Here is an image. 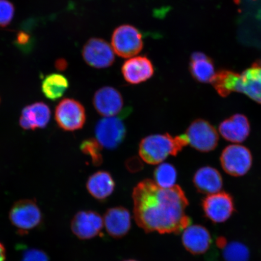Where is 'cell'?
Here are the masks:
<instances>
[{"label": "cell", "instance_id": "obj_1", "mask_svg": "<svg viewBox=\"0 0 261 261\" xmlns=\"http://www.w3.org/2000/svg\"><path fill=\"white\" fill-rule=\"evenodd\" d=\"M133 199L135 220L146 232L178 233L190 226L186 214L189 201L178 185L163 188L146 179L134 189Z\"/></svg>", "mask_w": 261, "mask_h": 261}, {"label": "cell", "instance_id": "obj_2", "mask_svg": "<svg viewBox=\"0 0 261 261\" xmlns=\"http://www.w3.org/2000/svg\"><path fill=\"white\" fill-rule=\"evenodd\" d=\"M218 94L226 97L231 93L246 94L261 104V64L255 63L241 74L222 70L217 73L212 83Z\"/></svg>", "mask_w": 261, "mask_h": 261}, {"label": "cell", "instance_id": "obj_3", "mask_svg": "<svg viewBox=\"0 0 261 261\" xmlns=\"http://www.w3.org/2000/svg\"><path fill=\"white\" fill-rule=\"evenodd\" d=\"M187 145L185 135L175 138L168 133L151 135L141 140L139 153L140 158L148 164L158 165L169 155H177Z\"/></svg>", "mask_w": 261, "mask_h": 261}, {"label": "cell", "instance_id": "obj_4", "mask_svg": "<svg viewBox=\"0 0 261 261\" xmlns=\"http://www.w3.org/2000/svg\"><path fill=\"white\" fill-rule=\"evenodd\" d=\"M113 50L119 57L128 58L142 50V35L135 26L123 24L114 31L112 37Z\"/></svg>", "mask_w": 261, "mask_h": 261}, {"label": "cell", "instance_id": "obj_5", "mask_svg": "<svg viewBox=\"0 0 261 261\" xmlns=\"http://www.w3.org/2000/svg\"><path fill=\"white\" fill-rule=\"evenodd\" d=\"M9 220L19 232L25 233L40 226L42 212L35 201L29 199L19 200L10 210Z\"/></svg>", "mask_w": 261, "mask_h": 261}, {"label": "cell", "instance_id": "obj_6", "mask_svg": "<svg viewBox=\"0 0 261 261\" xmlns=\"http://www.w3.org/2000/svg\"><path fill=\"white\" fill-rule=\"evenodd\" d=\"M55 116L58 126L67 132L81 129L86 122V112L83 104L70 98L58 103Z\"/></svg>", "mask_w": 261, "mask_h": 261}, {"label": "cell", "instance_id": "obj_7", "mask_svg": "<svg viewBox=\"0 0 261 261\" xmlns=\"http://www.w3.org/2000/svg\"><path fill=\"white\" fill-rule=\"evenodd\" d=\"M252 161L249 149L239 144L227 146L220 158L222 168L228 174L234 177L246 174L252 167Z\"/></svg>", "mask_w": 261, "mask_h": 261}, {"label": "cell", "instance_id": "obj_8", "mask_svg": "<svg viewBox=\"0 0 261 261\" xmlns=\"http://www.w3.org/2000/svg\"><path fill=\"white\" fill-rule=\"evenodd\" d=\"M188 144L197 151L210 152L216 148L219 136L214 127L203 119L194 120L185 134Z\"/></svg>", "mask_w": 261, "mask_h": 261}, {"label": "cell", "instance_id": "obj_9", "mask_svg": "<svg viewBox=\"0 0 261 261\" xmlns=\"http://www.w3.org/2000/svg\"><path fill=\"white\" fill-rule=\"evenodd\" d=\"M95 136L100 145L107 149H115L125 139V124L118 117H106L100 119L95 127Z\"/></svg>", "mask_w": 261, "mask_h": 261}, {"label": "cell", "instance_id": "obj_10", "mask_svg": "<svg viewBox=\"0 0 261 261\" xmlns=\"http://www.w3.org/2000/svg\"><path fill=\"white\" fill-rule=\"evenodd\" d=\"M202 205L205 216L215 223L226 221L234 211L233 198L224 192L208 195L203 200Z\"/></svg>", "mask_w": 261, "mask_h": 261}, {"label": "cell", "instance_id": "obj_11", "mask_svg": "<svg viewBox=\"0 0 261 261\" xmlns=\"http://www.w3.org/2000/svg\"><path fill=\"white\" fill-rule=\"evenodd\" d=\"M112 47L103 39L90 38L83 49V57L90 67L106 68L112 66L115 57Z\"/></svg>", "mask_w": 261, "mask_h": 261}, {"label": "cell", "instance_id": "obj_12", "mask_svg": "<svg viewBox=\"0 0 261 261\" xmlns=\"http://www.w3.org/2000/svg\"><path fill=\"white\" fill-rule=\"evenodd\" d=\"M103 226V218L91 211L77 212L71 222V229L74 236L84 240L97 237Z\"/></svg>", "mask_w": 261, "mask_h": 261}, {"label": "cell", "instance_id": "obj_13", "mask_svg": "<svg viewBox=\"0 0 261 261\" xmlns=\"http://www.w3.org/2000/svg\"><path fill=\"white\" fill-rule=\"evenodd\" d=\"M93 103L100 115L113 117L121 112L124 101L119 91L112 87H103L94 94Z\"/></svg>", "mask_w": 261, "mask_h": 261}, {"label": "cell", "instance_id": "obj_14", "mask_svg": "<svg viewBox=\"0 0 261 261\" xmlns=\"http://www.w3.org/2000/svg\"><path fill=\"white\" fill-rule=\"evenodd\" d=\"M122 73L127 83L137 85L144 83L154 74L152 62L146 56H139L129 59L123 63Z\"/></svg>", "mask_w": 261, "mask_h": 261}, {"label": "cell", "instance_id": "obj_15", "mask_svg": "<svg viewBox=\"0 0 261 261\" xmlns=\"http://www.w3.org/2000/svg\"><path fill=\"white\" fill-rule=\"evenodd\" d=\"M103 221L107 233L115 238L126 236L132 225L129 212L123 207L109 208L104 215Z\"/></svg>", "mask_w": 261, "mask_h": 261}, {"label": "cell", "instance_id": "obj_16", "mask_svg": "<svg viewBox=\"0 0 261 261\" xmlns=\"http://www.w3.org/2000/svg\"><path fill=\"white\" fill-rule=\"evenodd\" d=\"M249 120L243 114H237L220 123L219 132L224 139L236 144L242 143L249 136Z\"/></svg>", "mask_w": 261, "mask_h": 261}, {"label": "cell", "instance_id": "obj_17", "mask_svg": "<svg viewBox=\"0 0 261 261\" xmlns=\"http://www.w3.org/2000/svg\"><path fill=\"white\" fill-rule=\"evenodd\" d=\"M182 231V243L189 252L201 254L207 252L211 246V236L206 228L200 225H193Z\"/></svg>", "mask_w": 261, "mask_h": 261}, {"label": "cell", "instance_id": "obj_18", "mask_svg": "<svg viewBox=\"0 0 261 261\" xmlns=\"http://www.w3.org/2000/svg\"><path fill=\"white\" fill-rule=\"evenodd\" d=\"M50 110L46 104L36 102L22 110L19 125L25 130L44 128L50 121Z\"/></svg>", "mask_w": 261, "mask_h": 261}, {"label": "cell", "instance_id": "obj_19", "mask_svg": "<svg viewBox=\"0 0 261 261\" xmlns=\"http://www.w3.org/2000/svg\"><path fill=\"white\" fill-rule=\"evenodd\" d=\"M194 184L200 193L211 195L221 191L223 178L219 171L211 166H204L195 172Z\"/></svg>", "mask_w": 261, "mask_h": 261}, {"label": "cell", "instance_id": "obj_20", "mask_svg": "<svg viewBox=\"0 0 261 261\" xmlns=\"http://www.w3.org/2000/svg\"><path fill=\"white\" fill-rule=\"evenodd\" d=\"M115 182L110 173L97 171L88 179L87 189L92 197L98 200H106L113 194Z\"/></svg>", "mask_w": 261, "mask_h": 261}, {"label": "cell", "instance_id": "obj_21", "mask_svg": "<svg viewBox=\"0 0 261 261\" xmlns=\"http://www.w3.org/2000/svg\"><path fill=\"white\" fill-rule=\"evenodd\" d=\"M189 70L192 76L202 83H212L216 76L213 63L206 55L200 52L192 55Z\"/></svg>", "mask_w": 261, "mask_h": 261}, {"label": "cell", "instance_id": "obj_22", "mask_svg": "<svg viewBox=\"0 0 261 261\" xmlns=\"http://www.w3.org/2000/svg\"><path fill=\"white\" fill-rule=\"evenodd\" d=\"M69 87V83L64 75L53 73L47 75L42 81L41 90L47 99L56 100L63 96Z\"/></svg>", "mask_w": 261, "mask_h": 261}, {"label": "cell", "instance_id": "obj_23", "mask_svg": "<svg viewBox=\"0 0 261 261\" xmlns=\"http://www.w3.org/2000/svg\"><path fill=\"white\" fill-rule=\"evenodd\" d=\"M154 177V181L160 187L171 188L175 186L177 181V169L170 163H163L155 169Z\"/></svg>", "mask_w": 261, "mask_h": 261}, {"label": "cell", "instance_id": "obj_24", "mask_svg": "<svg viewBox=\"0 0 261 261\" xmlns=\"http://www.w3.org/2000/svg\"><path fill=\"white\" fill-rule=\"evenodd\" d=\"M224 249L223 256L226 261H248L249 259V251L244 244L233 242L226 244Z\"/></svg>", "mask_w": 261, "mask_h": 261}, {"label": "cell", "instance_id": "obj_25", "mask_svg": "<svg viewBox=\"0 0 261 261\" xmlns=\"http://www.w3.org/2000/svg\"><path fill=\"white\" fill-rule=\"evenodd\" d=\"M80 148L84 154L90 156L94 166H99L102 164V146L96 139L90 138L84 140Z\"/></svg>", "mask_w": 261, "mask_h": 261}, {"label": "cell", "instance_id": "obj_26", "mask_svg": "<svg viewBox=\"0 0 261 261\" xmlns=\"http://www.w3.org/2000/svg\"><path fill=\"white\" fill-rule=\"evenodd\" d=\"M14 5L8 0H0V27L8 25L14 18Z\"/></svg>", "mask_w": 261, "mask_h": 261}, {"label": "cell", "instance_id": "obj_27", "mask_svg": "<svg viewBox=\"0 0 261 261\" xmlns=\"http://www.w3.org/2000/svg\"><path fill=\"white\" fill-rule=\"evenodd\" d=\"M22 261H48L46 254L38 249H29L25 251Z\"/></svg>", "mask_w": 261, "mask_h": 261}, {"label": "cell", "instance_id": "obj_28", "mask_svg": "<svg viewBox=\"0 0 261 261\" xmlns=\"http://www.w3.org/2000/svg\"><path fill=\"white\" fill-rule=\"evenodd\" d=\"M126 167L129 172L135 173L141 171L143 168V165L141 160L138 156H133V158L127 160Z\"/></svg>", "mask_w": 261, "mask_h": 261}, {"label": "cell", "instance_id": "obj_29", "mask_svg": "<svg viewBox=\"0 0 261 261\" xmlns=\"http://www.w3.org/2000/svg\"><path fill=\"white\" fill-rule=\"evenodd\" d=\"M6 256V249L5 246L0 243V261H5Z\"/></svg>", "mask_w": 261, "mask_h": 261}, {"label": "cell", "instance_id": "obj_30", "mask_svg": "<svg viewBox=\"0 0 261 261\" xmlns=\"http://www.w3.org/2000/svg\"><path fill=\"white\" fill-rule=\"evenodd\" d=\"M67 66V62H65L64 60H61L58 61V68L59 69H61L62 70H63L66 68Z\"/></svg>", "mask_w": 261, "mask_h": 261}, {"label": "cell", "instance_id": "obj_31", "mask_svg": "<svg viewBox=\"0 0 261 261\" xmlns=\"http://www.w3.org/2000/svg\"><path fill=\"white\" fill-rule=\"evenodd\" d=\"M125 261H138V260L129 259V260H125Z\"/></svg>", "mask_w": 261, "mask_h": 261}]
</instances>
